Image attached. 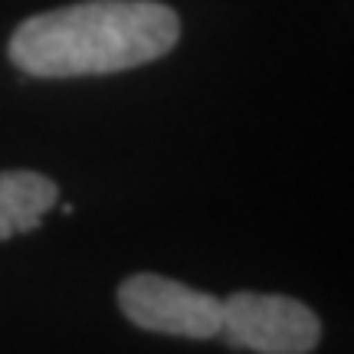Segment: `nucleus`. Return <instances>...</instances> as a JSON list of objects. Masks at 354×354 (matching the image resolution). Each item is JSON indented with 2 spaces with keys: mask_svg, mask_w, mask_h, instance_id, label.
<instances>
[{
  "mask_svg": "<svg viewBox=\"0 0 354 354\" xmlns=\"http://www.w3.org/2000/svg\"><path fill=\"white\" fill-rule=\"evenodd\" d=\"M180 39V17L158 0H82L26 17L10 63L37 79L112 76L161 59Z\"/></svg>",
  "mask_w": 354,
  "mask_h": 354,
  "instance_id": "nucleus-1",
  "label": "nucleus"
},
{
  "mask_svg": "<svg viewBox=\"0 0 354 354\" xmlns=\"http://www.w3.org/2000/svg\"><path fill=\"white\" fill-rule=\"evenodd\" d=\"M230 348L256 354H308L322 338L318 315L299 299L269 292H233L223 299L220 335Z\"/></svg>",
  "mask_w": 354,
  "mask_h": 354,
  "instance_id": "nucleus-2",
  "label": "nucleus"
},
{
  "mask_svg": "<svg viewBox=\"0 0 354 354\" xmlns=\"http://www.w3.org/2000/svg\"><path fill=\"white\" fill-rule=\"evenodd\" d=\"M118 308L131 325L145 331L194 338V342L216 338L220 322H223L220 299H214L210 292L190 289L177 279L158 276V272L128 276L118 286Z\"/></svg>",
  "mask_w": 354,
  "mask_h": 354,
  "instance_id": "nucleus-3",
  "label": "nucleus"
},
{
  "mask_svg": "<svg viewBox=\"0 0 354 354\" xmlns=\"http://www.w3.org/2000/svg\"><path fill=\"white\" fill-rule=\"evenodd\" d=\"M59 201V187L37 171H0V240L30 233Z\"/></svg>",
  "mask_w": 354,
  "mask_h": 354,
  "instance_id": "nucleus-4",
  "label": "nucleus"
}]
</instances>
